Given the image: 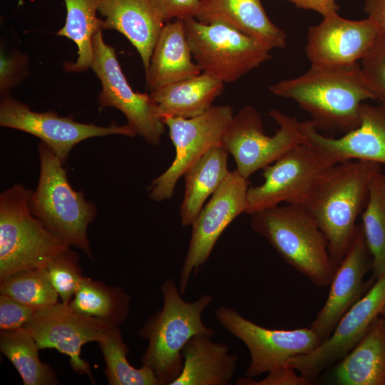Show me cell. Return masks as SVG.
Instances as JSON below:
<instances>
[{"instance_id":"38","label":"cell","mask_w":385,"mask_h":385,"mask_svg":"<svg viewBox=\"0 0 385 385\" xmlns=\"http://www.w3.org/2000/svg\"><path fill=\"white\" fill-rule=\"evenodd\" d=\"M289 366H282L267 372V376L261 380L251 377H240L236 381L237 385H309L312 382L302 376Z\"/></svg>"},{"instance_id":"20","label":"cell","mask_w":385,"mask_h":385,"mask_svg":"<svg viewBox=\"0 0 385 385\" xmlns=\"http://www.w3.org/2000/svg\"><path fill=\"white\" fill-rule=\"evenodd\" d=\"M195 18L204 24H225L270 50L287 43L284 31L271 21L260 0H200Z\"/></svg>"},{"instance_id":"7","label":"cell","mask_w":385,"mask_h":385,"mask_svg":"<svg viewBox=\"0 0 385 385\" xmlns=\"http://www.w3.org/2000/svg\"><path fill=\"white\" fill-rule=\"evenodd\" d=\"M193 58L201 71L224 83H234L271 58L270 49L220 23L183 21Z\"/></svg>"},{"instance_id":"18","label":"cell","mask_w":385,"mask_h":385,"mask_svg":"<svg viewBox=\"0 0 385 385\" xmlns=\"http://www.w3.org/2000/svg\"><path fill=\"white\" fill-rule=\"evenodd\" d=\"M372 268V256L359 224L351 245L336 268L326 302L310 326L321 342L331 335L340 319L372 285L371 281L364 282Z\"/></svg>"},{"instance_id":"31","label":"cell","mask_w":385,"mask_h":385,"mask_svg":"<svg viewBox=\"0 0 385 385\" xmlns=\"http://www.w3.org/2000/svg\"><path fill=\"white\" fill-rule=\"evenodd\" d=\"M106 363L105 374L110 385H160L153 370L133 366L127 359L130 349L119 327L111 326L98 342Z\"/></svg>"},{"instance_id":"30","label":"cell","mask_w":385,"mask_h":385,"mask_svg":"<svg viewBox=\"0 0 385 385\" xmlns=\"http://www.w3.org/2000/svg\"><path fill=\"white\" fill-rule=\"evenodd\" d=\"M361 215L364 237L373 259V278L385 276V175L378 172L369 184Z\"/></svg>"},{"instance_id":"21","label":"cell","mask_w":385,"mask_h":385,"mask_svg":"<svg viewBox=\"0 0 385 385\" xmlns=\"http://www.w3.org/2000/svg\"><path fill=\"white\" fill-rule=\"evenodd\" d=\"M98 12L105 17L103 29H114L126 37L146 71L165 24L150 0H101Z\"/></svg>"},{"instance_id":"22","label":"cell","mask_w":385,"mask_h":385,"mask_svg":"<svg viewBox=\"0 0 385 385\" xmlns=\"http://www.w3.org/2000/svg\"><path fill=\"white\" fill-rule=\"evenodd\" d=\"M192 58L183 20L165 23L145 71L146 84L150 92L202 73Z\"/></svg>"},{"instance_id":"27","label":"cell","mask_w":385,"mask_h":385,"mask_svg":"<svg viewBox=\"0 0 385 385\" xmlns=\"http://www.w3.org/2000/svg\"><path fill=\"white\" fill-rule=\"evenodd\" d=\"M130 301L122 288L84 276L68 304L78 313L119 327L128 317Z\"/></svg>"},{"instance_id":"19","label":"cell","mask_w":385,"mask_h":385,"mask_svg":"<svg viewBox=\"0 0 385 385\" xmlns=\"http://www.w3.org/2000/svg\"><path fill=\"white\" fill-rule=\"evenodd\" d=\"M379 28L366 18L349 20L337 13L309 26L305 51L312 64L344 66L358 63L376 39Z\"/></svg>"},{"instance_id":"11","label":"cell","mask_w":385,"mask_h":385,"mask_svg":"<svg viewBox=\"0 0 385 385\" xmlns=\"http://www.w3.org/2000/svg\"><path fill=\"white\" fill-rule=\"evenodd\" d=\"M215 317L220 325L248 349L250 362L245 371L247 377L288 366L292 358L312 351L322 342L310 327L289 330L265 328L227 306L219 307Z\"/></svg>"},{"instance_id":"23","label":"cell","mask_w":385,"mask_h":385,"mask_svg":"<svg viewBox=\"0 0 385 385\" xmlns=\"http://www.w3.org/2000/svg\"><path fill=\"white\" fill-rule=\"evenodd\" d=\"M183 366L170 385H228L233 378L238 356L229 346L200 334L192 337L183 349Z\"/></svg>"},{"instance_id":"33","label":"cell","mask_w":385,"mask_h":385,"mask_svg":"<svg viewBox=\"0 0 385 385\" xmlns=\"http://www.w3.org/2000/svg\"><path fill=\"white\" fill-rule=\"evenodd\" d=\"M45 269L61 302L68 304L84 277L78 254L68 248L53 257Z\"/></svg>"},{"instance_id":"41","label":"cell","mask_w":385,"mask_h":385,"mask_svg":"<svg viewBox=\"0 0 385 385\" xmlns=\"http://www.w3.org/2000/svg\"><path fill=\"white\" fill-rule=\"evenodd\" d=\"M379 315L385 317V303L384 304V305L382 306Z\"/></svg>"},{"instance_id":"5","label":"cell","mask_w":385,"mask_h":385,"mask_svg":"<svg viewBox=\"0 0 385 385\" xmlns=\"http://www.w3.org/2000/svg\"><path fill=\"white\" fill-rule=\"evenodd\" d=\"M40 175L29 206L32 214L69 246L92 253L88 227L96 215L95 205L70 185L63 163L43 142L38 144Z\"/></svg>"},{"instance_id":"13","label":"cell","mask_w":385,"mask_h":385,"mask_svg":"<svg viewBox=\"0 0 385 385\" xmlns=\"http://www.w3.org/2000/svg\"><path fill=\"white\" fill-rule=\"evenodd\" d=\"M248 188L247 179L236 170L230 172L191 225V237L179 277L178 287L183 295L191 277L210 258L223 231L246 212Z\"/></svg>"},{"instance_id":"40","label":"cell","mask_w":385,"mask_h":385,"mask_svg":"<svg viewBox=\"0 0 385 385\" xmlns=\"http://www.w3.org/2000/svg\"><path fill=\"white\" fill-rule=\"evenodd\" d=\"M364 10L380 30L385 31V0H364Z\"/></svg>"},{"instance_id":"1","label":"cell","mask_w":385,"mask_h":385,"mask_svg":"<svg viewBox=\"0 0 385 385\" xmlns=\"http://www.w3.org/2000/svg\"><path fill=\"white\" fill-rule=\"evenodd\" d=\"M270 92L294 101L311 116L318 131L345 134L356 128L364 101H376L359 63L344 66L312 64L302 75L272 84Z\"/></svg>"},{"instance_id":"17","label":"cell","mask_w":385,"mask_h":385,"mask_svg":"<svg viewBox=\"0 0 385 385\" xmlns=\"http://www.w3.org/2000/svg\"><path fill=\"white\" fill-rule=\"evenodd\" d=\"M360 117L356 128L336 138L320 133L310 120L299 128L304 143L331 166L354 160L385 165V107L363 103Z\"/></svg>"},{"instance_id":"32","label":"cell","mask_w":385,"mask_h":385,"mask_svg":"<svg viewBox=\"0 0 385 385\" xmlns=\"http://www.w3.org/2000/svg\"><path fill=\"white\" fill-rule=\"evenodd\" d=\"M0 294L41 310L58 302L45 267L14 273L0 280Z\"/></svg>"},{"instance_id":"26","label":"cell","mask_w":385,"mask_h":385,"mask_svg":"<svg viewBox=\"0 0 385 385\" xmlns=\"http://www.w3.org/2000/svg\"><path fill=\"white\" fill-rule=\"evenodd\" d=\"M229 153L219 144L204 154L184 173L185 192L180 209L183 227L191 226L206 200L230 175Z\"/></svg>"},{"instance_id":"36","label":"cell","mask_w":385,"mask_h":385,"mask_svg":"<svg viewBox=\"0 0 385 385\" xmlns=\"http://www.w3.org/2000/svg\"><path fill=\"white\" fill-rule=\"evenodd\" d=\"M27 59L20 53L6 54L1 51L0 91L7 93L9 90L18 84L27 71Z\"/></svg>"},{"instance_id":"9","label":"cell","mask_w":385,"mask_h":385,"mask_svg":"<svg viewBox=\"0 0 385 385\" xmlns=\"http://www.w3.org/2000/svg\"><path fill=\"white\" fill-rule=\"evenodd\" d=\"M332 167L308 145L295 146L263 168L262 184L248 188L246 213L283 202L304 206Z\"/></svg>"},{"instance_id":"28","label":"cell","mask_w":385,"mask_h":385,"mask_svg":"<svg viewBox=\"0 0 385 385\" xmlns=\"http://www.w3.org/2000/svg\"><path fill=\"white\" fill-rule=\"evenodd\" d=\"M66 18L64 26L56 33L72 40L78 48L75 62L64 63L70 72H83L91 68L93 38L103 29V20L97 16L101 0H64Z\"/></svg>"},{"instance_id":"3","label":"cell","mask_w":385,"mask_h":385,"mask_svg":"<svg viewBox=\"0 0 385 385\" xmlns=\"http://www.w3.org/2000/svg\"><path fill=\"white\" fill-rule=\"evenodd\" d=\"M381 165L350 160L334 165L304 206L324 235L336 267L353 240L356 218L368 198L369 184Z\"/></svg>"},{"instance_id":"29","label":"cell","mask_w":385,"mask_h":385,"mask_svg":"<svg viewBox=\"0 0 385 385\" xmlns=\"http://www.w3.org/2000/svg\"><path fill=\"white\" fill-rule=\"evenodd\" d=\"M0 349L15 367L24 385L60 384L52 367L41 361L40 349L26 327L1 331Z\"/></svg>"},{"instance_id":"10","label":"cell","mask_w":385,"mask_h":385,"mask_svg":"<svg viewBox=\"0 0 385 385\" xmlns=\"http://www.w3.org/2000/svg\"><path fill=\"white\" fill-rule=\"evenodd\" d=\"M233 116L230 106L212 105L192 118H163L175 148V157L170 166L152 181L150 199L158 202L170 199L179 178L208 150L221 144Z\"/></svg>"},{"instance_id":"37","label":"cell","mask_w":385,"mask_h":385,"mask_svg":"<svg viewBox=\"0 0 385 385\" xmlns=\"http://www.w3.org/2000/svg\"><path fill=\"white\" fill-rule=\"evenodd\" d=\"M161 20L165 24L174 19L195 18L200 0H150Z\"/></svg>"},{"instance_id":"12","label":"cell","mask_w":385,"mask_h":385,"mask_svg":"<svg viewBox=\"0 0 385 385\" xmlns=\"http://www.w3.org/2000/svg\"><path fill=\"white\" fill-rule=\"evenodd\" d=\"M102 31L93 38L91 68L99 78L102 89L98 101L101 107L121 111L128 125L153 145L160 143L165 125L158 112L157 104L147 93L135 92L128 82L118 61L115 48L105 43Z\"/></svg>"},{"instance_id":"24","label":"cell","mask_w":385,"mask_h":385,"mask_svg":"<svg viewBox=\"0 0 385 385\" xmlns=\"http://www.w3.org/2000/svg\"><path fill=\"white\" fill-rule=\"evenodd\" d=\"M332 382L338 385H385V319L376 317L355 347L337 363Z\"/></svg>"},{"instance_id":"15","label":"cell","mask_w":385,"mask_h":385,"mask_svg":"<svg viewBox=\"0 0 385 385\" xmlns=\"http://www.w3.org/2000/svg\"><path fill=\"white\" fill-rule=\"evenodd\" d=\"M385 303V276L376 279L367 292L340 319L331 335L312 351L292 358L288 366L313 381L337 363L360 342Z\"/></svg>"},{"instance_id":"34","label":"cell","mask_w":385,"mask_h":385,"mask_svg":"<svg viewBox=\"0 0 385 385\" xmlns=\"http://www.w3.org/2000/svg\"><path fill=\"white\" fill-rule=\"evenodd\" d=\"M360 67L376 101L385 107V31L379 30L370 49L361 59Z\"/></svg>"},{"instance_id":"2","label":"cell","mask_w":385,"mask_h":385,"mask_svg":"<svg viewBox=\"0 0 385 385\" xmlns=\"http://www.w3.org/2000/svg\"><path fill=\"white\" fill-rule=\"evenodd\" d=\"M160 292L162 309L151 315L138 331L139 337L148 342L140 361L153 370L160 385H170L181 373L183 349L188 342L197 335L213 337L215 334V330L202 320L212 297L204 294L195 301H185L171 277L164 281Z\"/></svg>"},{"instance_id":"16","label":"cell","mask_w":385,"mask_h":385,"mask_svg":"<svg viewBox=\"0 0 385 385\" xmlns=\"http://www.w3.org/2000/svg\"><path fill=\"white\" fill-rule=\"evenodd\" d=\"M111 327L62 302L38 310L25 326L40 349H55L68 356L72 369L88 375L93 383L90 365L81 356V348L91 342L98 343Z\"/></svg>"},{"instance_id":"6","label":"cell","mask_w":385,"mask_h":385,"mask_svg":"<svg viewBox=\"0 0 385 385\" xmlns=\"http://www.w3.org/2000/svg\"><path fill=\"white\" fill-rule=\"evenodd\" d=\"M31 193L16 184L0 195V280L21 271L43 268L70 248L32 214Z\"/></svg>"},{"instance_id":"35","label":"cell","mask_w":385,"mask_h":385,"mask_svg":"<svg viewBox=\"0 0 385 385\" xmlns=\"http://www.w3.org/2000/svg\"><path fill=\"white\" fill-rule=\"evenodd\" d=\"M38 310L0 294V330L25 327Z\"/></svg>"},{"instance_id":"14","label":"cell","mask_w":385,"mask_h":385,"mask_svg":"<svg viewBox=\"0 0 385 385\" xmlns=\"http://www.w3.org/2000/svg\"><path fill=\"white\" fill-rule=\"evenodd\" d=\"M0 103V125L33 135L48 146L63 164L77 143L93 137L117 134L133 137L135 132L128 125L98 126L61 117L53 111L36 112L29 106L5 93Z\"/></svg>"},{"instance_id":"25","label":"cell","mask_w":385,"mask_h":385,"mask_svg":"<svg viewBox=\"0 0 385 385\" xmlns=\"http://www.w3.org/2000/svg\"><path fill=\"white\" fill-rule=\"evenodd\" d=\"M224 83L205 73L179 81L150 92L160 117L190 118L212 106L222 93Z\"/></svg>"},{"instance_id":"39","label":"cell","mask_w":385,"mask_h":385,"mask_svg":"<svg viewBox=\"0 0 385 385\" xmlns=\"http://www.w3.org/2000/svg\"><path fill=\"white\" fill-rule=\"evenodd\" d=\"M298 8L317 11L323 17L337 13L339 6L336 0H287Z\"/></svg>"},{"instance_id":"4","label":"cell","mask_w":385,"mask_h":385,"mask_svg":"<svg viewBox=\"0 0 385 385\" xmlns=\"http://www.w3.org/2000/svg\"><path fill=\"white\" fill-rule=\"evenodd\" d=\"M250 225L292 267L319 287L330 284L337 267L327 239L304 206H273L250 215Z\"/></svg>"},{"instance_id":"8","label":"cell","mask_w":385,"mask_h":385,"mask_svg":"<svg viewBox=\"0 0 385 385\" xmlns=\"http://www.w3.org/2000/svg\"><path fill=\"white\" fill-rule=\"evenodd\" d=\"M269 115L279 125L273 135L264 132L262 118L252 106L234 115L221 142L236 163V170L247 179L255 172L272 164L295 146L304 143L296 117L272 109Z\"/></svg>"}]
</instances>
